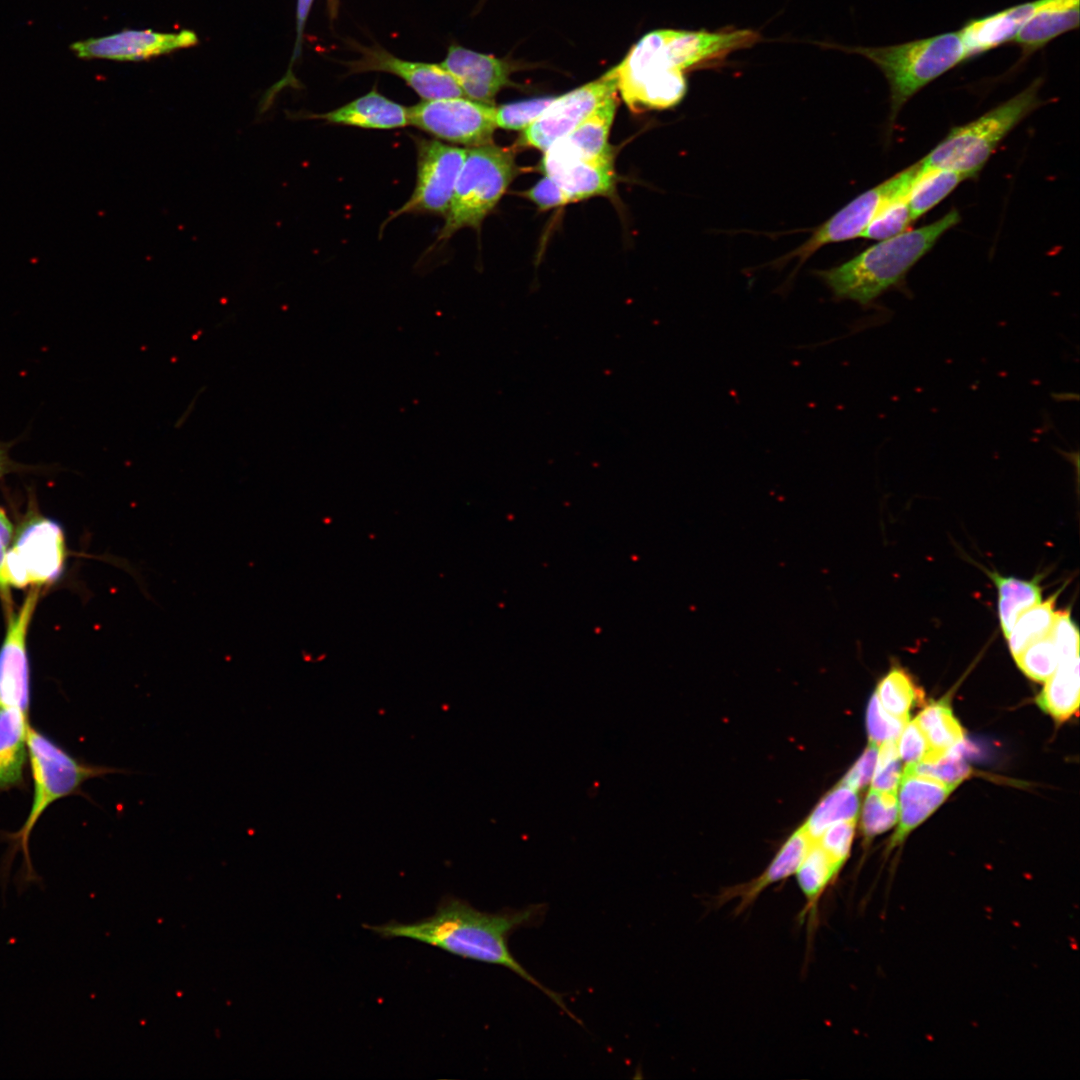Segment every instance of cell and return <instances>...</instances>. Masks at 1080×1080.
<instances>
[{"instance_id": "obj_1", "label": "cell", "mask_w": 1080, "mask_h": 1080, "mask_svg": "<svg viewBox=\"0 0 1080 1080\" xmlns=\"http://www.w3.org/2000/svg\"><path fill=\"white\" fill-rule=\"evenodd\" d=\"M545 913L544 904L484 912L465 900L446 896L434 914L427 918L408 923L391 920L381 925L363 924V927L385 939L408 938L465 959L504 966L538 988L577 1021L561 995L531 975L508 947V938L514 931L536 926L544 919Z\"/></svg>"}, {"instance_id": "obj_2", "label": "cell", "mask_w": 1080, "mask_h": 1080, "mask_svg": "<svg viewBox=\"0 0 1080 1080\" xmlns=\"http://www.w3.org/2000/svg\"><path fill=\"white\" fill-rule=\"evenodd\" d=\"M752 30L661 29L643 36L615 66L617 90L634 112L678 104L687 90L684 71L756 44Z\"/></svg>"}, {"instance_id": "obj_3", "label": "cell", "mask_w": 1080, "mask_h": 1080, "mask_svg": "<svg viewBox=\"0 0 1080 1080\" xmlns=\"http://www.w3.org/2000/svg\"><path fill=\"white\" fill-rule=\"evenodd\" d=\"M959 221V212L952 209L929 225L880 240L848 262L817 274L836 298L866 306L897 285Z\"/></svg>"}, {"instance_id": "obj_4", "label": "cell", "mask_w": 1080, "mask_h": 1080, "mask_svg": "<svg viewBox=\"0 0 1080 1080\" xmlns=\"http://www.w3.org/2000/svg\"><path fill=\"white\" fill-rule=\"evenodd\" d=\"M28 759L34 784L33 802L22 828L13 835L14 852L21 849L23 866L15 884L23 893L30 884L41 887L42 880L35 872L29 853V837L43 812L55 801L80 791L84 782L108 774H130L129 770L94 765L79 760L60 747L51 738L30 724L27 729Z\"/></svg>"}, {"instance_id": "obj_5", "label": "cell", "mask_w": 1080, "mask_h": 1080, "mask_svg": "<svg viewBox=\"0 0 1080 1080\" xmlns=\"http://www.w3.org/2000/svg\"><path fill=\"white\" fill-rule=\"evenodd\" d=\"M1042 82L1041 78L1035 79L1020 93L979 118L953 127L919 161L921 169H949L967 179L975 177L1008 133L1042 104L1039 98Z\"/></svg>"}, {"instance_id": "obj_6", "label": "cell", "mask_w": 1080, "mask_h": 1080, "mask_svg": "<svg viewBox=\"0 0 1080 1080\" xmlns=\"http://www.w3.org/2000/svg\"><path fill=\"white\" fill-rule=\"evenodd\" d=\"M849 51L869 59L887 79L891 125L902 107L918 91L966 61L959 31L890 46L853 47Z\"/></svg>"}, {"instance_id": "obj_7", "label": "cell", "mask_w": 1080, "mask_h": 1080, "mask_svg": "<svg viewBox=\"0 0 1080 1080\" xmlns=\"http://www.w3.org/2000/svg\"><path fill=\"white\" fill-rule=\"evenodd\" d=\"M512 151L493 143L467 148L436 243L446 242L462 228L479 229L516 174Z\"/></svg>"}, {"instance_id": "obj_8", "label": "cell", "mask_w": 1080, "mask_h": 1080, "mask_svg": "<svg viewBox=\"0 0 1080 1080\" xmlns=\"http://www.w3.org/2000/svg\"><path fill=\"white\" fill-rule=\"evenodd\" d=\"M64 561L62 528L53 520L32 516L19 527L7 552L8 584L17 588L51 584L62 573Z\"/></svg>"}, {"instance_id": "obj_9", "label": "cell", "mask_w": 1080, "mask_h": 1080, "mask_svg": "<svg viewBox=\"0 0 1080 1080\" xmlns=\"http://www.w3.org/2000/svg\"><path fill=\"white\" fill-rule=\"evenodd\" d=\"M495 110L465 96L422 100L408 107V121L437 139L471 148L492 143Z\"/></svg>"}, {"instance_id": "obj_10", "label": "cell", "mask_w": 1080, "mask_h": 1080, "mask_svg": "<svg viewBox=\"0 0 1080 1080\" xmlns=\"http://www.w3.org/2000/svg\"><path fill=\"white\" fill-rule=\"evenodd\" d=\"M414 141L417 150L414 190L410 198L394 211L384 224L404 214L445 217L448 212L467 148L422 137H414Z\"/></svg>"}, {"instance_id": "obj_11", "label": "cell", "mask_w": 1080, "mask_h": 1080, "mask_svg": "<svg viewBox=\"0 0 1080 1080\" xmlns=\"http://www.w3.org/2000/svg\"><path fill=\"white\" fill-rule=\"evenodd\" d=\"M920 169V162H917L860 194L819 226L790 257L798 258L802 264L822 246L861 237L870 222L890 201L908 192Z\"/></svg>"}, {"instance_id": "obj_12", "label": "cell", "mask_w": 1080, "mask_h": 1080, "mask_svg": "<svg viewBox=\"0 0 1080 1080\" xmlns=\"http://www.w3.org/2000/svg\"><path fill=\"white\" fill-rule=\"evenodd\" d=\"M617 93L613 67L600 78L578 87L555 100L519 138V145L545 152L555 141L584 121L607 97Z\"/></svg>"}, {"instance_id": "obj_13", "label": "cell", "mask_w": 1080, "mask_h": 1080, "mask_svg": "<svg viewBox=\"0 0 1080 1080\" xmlns=\"http://www.w3.org/2000/svg\"><path fill=\"white\" fill-rule=\"evenodd\" d=\"M39 594L40 588L32 587L20 608L7 616V630L0 647V707L13 708L27 715L30 673L26 637Z\"/></svg>"}, {"instance_id": "obj_14", "label": "cell", "mask_w": 1080, "mask_h": 1080, "mask_svg": "<svg viewBox=\"0 0 1080 1080\" xmlns=\"http://www.w3.org/2000/svg\"><path fill=\"white\" fill-rule=\"evenodd\" d=\"M198 36L191 30L178 33L151 29L123 30L114 34L73 43L72 52L80 59L141 61L197 45Z\"/></svg>"}, {"instance_id": "obj_15", "label": "cell", "mask_w": 1080, "mask_h": 1080, "mask_svg": "<svg viewBox=\"0 0 1080 1080\" xmlns=\"http://www.w3.org/2000/svg\"><path fill=\"white\" fill-rule=\"evenodd\" d=\"M360 58L346 65L352 73L386 72L403 80L423 100L463 96L452 76L440 65L398 58L375 45L357 47Z\"/></svg>"}, {"instance_id": "obj_16", "label": "cell", "mask_w": 1080, "mask_h": 1080, "mask_svg": "<svg viewBox=\"0 0 1080 1080\" xmlns=\"http://www.w3.org/2000/svg\"><path fill=\"white\" fill-rule=\"evenodd\" d=\"M440 65L452 76L463 95L493 105L497 93L511 84V65L503 59L452 44Z\"/></svg>"}, {"instance_id": "obj_17", "label": "cell", "mask_w": 1080, "mask_h": 1080, "mask_svg": "<svg viewBox=\"0 0 1080 1080\" xmlns=\"http://www.w3.org/2000/svg\"><path fill=\"white\" fill-rule=\"evenodd\" d=\"M617 108V93L607 97L584 121L555 141L545 152L541 170L548 175L555 169L594 157L610 145L608 135Z\"/></svg>"}, {"instance_id": "obj_18", "label": "cell", "mask_w": 1080, "mask_h": 1080, "mask_svg": "<svg viewBox=\"0 0 1080 1080\" xmlns=\"http://www.w3.org/2000/svg\"><path fill=\"white\" fill-rule=\"evenodd\" d=\"M1037 5L1038 0L1030 1L969 20L959 31L966 61L1013 41Z\"/></svg>"}, {"instance_id": "obj_19", "label": "cell", "mask_w": 1080, "mask_h": 1080, "mask_svg": "<svg viewBox=\"0 0 1080 1080\" xmlns=\"http://www.w3.org/2000/svg\"><path fill=\"white\" fill-rule=\"evenodd\" d=\"M814 842L802 826L788 838L762 874L749 882L724 890L718 897V903L724 904L738 899L736 911L745 910L767 887L794 874Z\"/></svg>"}, {"instance_id": "obj_20", "label": "cell", "mask_w": 1080, "mask_h": 1080, "mask_svg": "<svg viewBox=\"0 0 1080 1080\" xmlns=\"http://www.w3.org/2000/svg\"><path fill=\"white\" fill-rule=\"evenodd\" d=\"M899 789V823L891 847L927 819L955 789L936 779L912 772H902Z\"/></svg>"}, {"instance_id": "obj_21", "label": "cell", "mask_w": 1080, "mask_h": 1080, "mask_svg": "<svg viewBox=\"0 0 1080 1080\" xmlns=\"http://www.w3.org/2000/svg\"><path fill=\"white\" fill-rule=\"evenodd\" d=\"M1080 0H1038V5L1013 42L1022 58L1031 56L1058 36L1079 27Z\"/></svg>"}, {"instance_id": "obj_22", "label": "cell", "mask_w": 1080, "mask_h": 1080, "mask_svg": "<svg viewBox=\"0 0 1080 1080\" xmlns=\"http://www.w3.org/2000/svg\"><path fill=\"white\" fill-rule=\"evenodd\" d=\"M311 118L331 124L363 129L391 130L409 125L408 108L372 89L367 94L329 112Z\"/></svg>"}, {"instance_id": "obj_23", "label": "cell", "mask_w": 1080, "mask_h": 1080, "mask_svg": "<svg viewBox=\"0 0 1080 1080\" xmlns=\"http://www.w3.org/2000/svg\"><path fill=\"white\" fill-rule=\"evenodd\" d=\"M614 157L609 146L594 157L563 165L547 176L562 188L570 202L609 195L615 187Z\"/></svg>"}, {"instance_id": "obj_24", "label": "cell", "mask_w": 1080, "mask_h": 1080, "mask_svg": "<svg viewBox=\"0 0 1080 1080\" xmlns=\"http://www.w3.org/2000/svg\"><path fill=\"white\" fill-rule=\"evenodd\" d=\"M28 726L27 714L0 707V792L24 783Z\"/></svg>"}, {"instance_id": "obj_25", "label": "cell", "mask_w": 1080, "mask_h": 1080, "mask_svg": "<svg viewBox=\"0 0 1080 1080\" xmlns=\"http://www.w3.org/2000/svg\"><path fill=\"white\" fill-rule=\"evenodd\" d=\"M1079 690L1078 656L1059 662L1055 672L1045 681V686L1036 701L1043 711L1063 721L1077 712Z\"/></svg>"}, {"instance_id": "obj_26", "label": "cell", "mask_w": 1080, "mask_h": 1080, "mask_svg": "<svg viewBox=\"0 0 1080 1080\" xmlns=\"http://www.w3.org/2000/svg\"><path fill=\"white\" fill-rule=\"evenodd\" d=\"M915 720L929 745V753L921 762L934 761L963 741V729L944 699L926 706Z\"/></svg>"}, {"instance_id": "obj_27", "label": "cell", "mask_w": 1080, "mask_h": 1080, "mask_svg": "<svg viewBox=\"0 0 1080 1080\" xmlns=\"http://www.w3.org/2000/svg\"><path fill=\"white\" fill-rule=\"evenodd\" d=\"M988 574L998 590L999 619L1007 638L1019 616L1042 601L1041 587L1036 580L1004 577L996 572Z\"/></svg>"}, {"instance_id": "obj_28", "label": "cell", "mask_w": 1080, "mask_h": 1080, "mask_svg": "<svg viewBox=\"0 0 1080 1080\" xmlns=\"http://www.w3.org/2000/svg\"><path fill=\"white\" fill-rule=\"evenodd\" d=\"M840 870L841 867L815 841L795 872L800 890L805 898L803 915L815 913L820 898L832 884Z\"/></svg>"}, {"instance_id": "obj_29", "label": "cell", "mask_w": 1080, "mask_h": 1080, "mask_svg": "<svg viewBox=\"0 0 1080 1080\" xmlns=\"http://www.w3.org/2000/svg\"><path fill=\"white\" fill-rule=\"evenodd\" d=\"M966 179L963 174L949 169H920L907 193L913 219L931 210Z\"/></svg>"}, {"instance_id": "obj_30", "label": "cell", "mask_w": 1080, "mask_h": 1080, "mask_svg": "<svg viewBox=\"0 0 1080 1080\" xmlns=\"http://www.w3.org/2000/svg\"><path fill=\"white\" fill-rule=\"evenodd\" d=\"M859 810L857 791L841 783L830 791L803 825L813 840L838 821L856 820Z\"/></svg>"}, {"instance_id": "obj_31", "label": "cell", "mask_w": 1080, "mask_h": 1080, "mask_svg": "<svg viewBox=\"0 0 1080 1080\" xmlns=\"http://www.w3.org/2000/svg\"><path fill=\"white\" fill-rule=\"evenodd\" d=\"M1059 592L1044 602L1023 612L1015 622L1008 637V645L1014 659L1032 642L1048 635L1052 629Z\"/></svg>"}, {"instance_id": "obj_32", "label": "cell", "mask_w": 1080, "mask_h": 1080, "mask_svg": "<svg viewBox=\"0 0 1080 1080\" xmlns=\"http://www.w3.org/2000/svg\"><path fill=\"white\" fill-rule=\"evenodd\" d=\"M875 693L882 707L897 717H909L918 695L911 677L899 668L892 669L879 682Z\"/></svg>"}, {"instance_id": "obj_33", "label": "cell", "mask_w": 1080, "mask_h": 1080, "mask_svg": "<svg viewBox=\"0 0 1080 1080\" xmlns=\"http://www.w3.org/2000/svg\"><path fill=\"white\" fill-rule=\"evenodd\" d=\"M1017 666L1029 678L1045 682L1058 667L1060 658L1049 633L1029 644L1016 658Z\"/></svg>"}, {"instance_id": "obj_34", "label": "cell", "mask_w": 1080, "mask_h": 1080, "mask_svg": "<svg viewBox=\"0 0 1080 1080\" xmlns=\"http://www.w3.org/2000/svg\"><path fill=\"white\" fill-rule=\"evenodd\" d=\"M898 816L896 793L870 789L862 812V829L870 839L890 829Z\"/></svg>"}, {"instance_id": "obj_35", "label": "cell", "mask_w": 1080, "mask_h": 1080, "mask_svg": "<svg viewBox=\"0 0 1080 1080\" xmlns=\"http://www.w3.org/2000/svg\"><path fill=\"white\" fill-rule=\"evenodd\" d=\"M907 193L890 201L870 222L861 237L884 240L905 232L914 220L907 202Z\"/></svg>"}, {"instance_id": "obj_36", "label": "cell", "mask_w": 1080, "mask_h": 1080, "mask_svg": "<svg viewBox=\"0 0 1080 1080\" xmlns=\"http://www.w3.org/2000/svg\"><path fill=\"white\" fill-rule=\"evenodd\" d=\"M903 771L927 776L956 787L969 776L970 767L955 747L934 761L906 764Z\"/></svg>"}, {"instance_id": "obj_37", "label": "cell", "mask_w": 1080, "mask_h": 1080, "mask_svg": "<svg viewBox=\"0 0 1080 1080\" xmlns=\"http://www.w3.org/2000/svg\"><path fill=\"white\" fill-rule=\"evenodd\" d=\"M556 97H537L496 107V126L506 130H524L534 122Z\"/></svg>"}, {"instance_id": "obj_38", "label": "cell", "mask_w": 1080, "mask_h": 1080, "mask_svg": "<svg viewBox=\"0 0 1080 1080\" xmlns=\"http://www.w3.org/2000/svg\"><path fill=\"white\" fill-rule=\"evenodd\" d=\"M909 717L889 714L880 704L876 693L871 697L866 713L869 741L877 746L889 740H897Z\"/></svg>"}, {"instance_id": "obj_39", "label": "cell", "mask_w": 1080, "mask_h": 1080, "mask_svg": "<svg viewBox=\"0 0 1080 1080\" xmlns=\"http://www.w3.org/2000/svg\"><path fill=\"white\" fill-rule=\"evenodd\" d=\"M897 740H889L879 745L875 770L872 776V789L897 793L903 769L897 750Z\"/></svg>"}, {"instance_id": "obj_40", "label": "cell", "mask_w": 1080, "mask_h": 1080, "mask_svg": "<svg viewBox=\"0 0 1080 1080\" xmlns=\"http://www.w3.org/2000/svg\"><path fill=\"white\" fill-rule=\"evenodd\" d=\"M856 820H843L827 827L816 842L841 868L846 862L854 836Z\"/></svg>"}, {"instance_id": "obj_41", "label": "cell", "mask_w": 1080, "mask_h": 1080, "mask_svg": "<svg viewBox=\"0 0 1080 1080\" xmlns=\"http://www.w3.org/2000/svg\"><path fill=\"white\" fill-rule=\"evenodd\" d=\"M1050 634L1058 649L1060 661L1079 656V632L1069 610L1056 611Z\"/></svg>"}, {"instance_id": "obj_42", "label": "cell", "mask_w": 1080, "mask_h": 1080, "mask_svg": "<svg viewBox=\"0 0 1080 1080\" xmlns=\"http://www.w3.org/2000/svg\"><path fill=\"white\" fill-rule=\"evenodd\" d=\"M896 743L899 757L906 764L921 762L929 753L927 739L915 719L906 723Z\"/></svg>"}, {"instance_id": "obj_43", "label": "cell", "mask_w": 1080, "mask_h": 1080, "mask_svg": "<svg viewBox=\"0 0 1080 1080\" xmlns=\"http://www.w3.org/2000/svg\"><path fill=\"white\" fill-rule=\"evenodd\" d=\"M12 540L13 526L9 518L7 517L5 511L0 507V598L3 603L6 616L10 615L13 612L10 586L8 584L5 573L6 555L10 548Z\"/></svg>"}, {"instance_id": "obj_44", "label": "cell", "mask_w": 1080, "mask_h": 1080, "mask_svg": "<svg viewBox=\"0 0 1080 1080\" xmlns=\"http://www.w3.org/2000/svg\"><path fill=\"white\" fill-rule=\"evenodd\" d=\"M525 194L528 199L541 209L555 208L570 203L562 188L547 175L526 191Z\"/></svg>"}, {"instance_id": "obj_45", "label": "cell", "mask_w": 1080, "mask_h": 1080, "mask_svg": "<svg viewBox=\"0 0 1080 1080\" xmlns=\"http://www.w3.org/2000/svg\"><path fill=\"white\" fill-rule=\"evenodd\" d=\"M877 754L878 746L869 743L864 753L847 772L841 783L856 791L867 785L875 770Z\"/></svg>"}, {"instance_id": "obj_46", "label": "cell", "mask_w": 1080, "mask_h": 1080, "mask_svg": "<svg viewBox=\"0 0 1080 1080\" xmlns=\"http://www.w3.org/2000/svg\"><path fill=\"white\" fill-rule=\"evenodd\" d=\"M17 441L2 442L0 441V480L7 474L13 472H25L39 467L23 465L10 458L9 451L11 447L16 444Z\"/></svg>"}, {"instance_id": "obj_47", "label": "cell", "mask_w": 1080, "mask_h": 1080, "mask_svg": "<svg viewBox=\"0 0 1080 1080\" xmlns=\"http://www.w3.org/2000/svg\"><path fill=\"white\" fill-rule=\"evenodd\" d=\"M312 4H313V0H298L297 1V14H296V16H297L296 17V19H297V22H296V24H297L296 25V35L297 36H296V43H295V47H294V52H293L292 59H291V62H290V69L292 67V64L296 61V59L300 55L303 31H304L306 20H307V17L309 15Z\"/></svg>"}, {"instance_id": "obj_48", "label": "cell", "mask_w": 1080, "mask_h": 1080, "mask_svg": "<svg viewBox=\"0 0 1080 1080\" xmlns=\"http://www.w3.org/2000/svg\"><path fill=\"white\" fill-rule=\"evenodd\" d=\"M327 4L329 15L331 18H334L337 15L338 0H327Z\"/></svg>"}]
</instances>
